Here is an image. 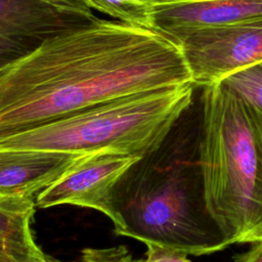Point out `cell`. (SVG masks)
Masks as SVG:
<instances>
[{"label": "cell", "instance_id": "6", "mask_svg": "<svg viewBox=\"0 0 262 262\" xmlns=\"http://www.w3.org/2000/svg\"><path fill=\"white\" fill-rule=\"evenodd\" d=\"M140 157L113 150L87 154L37 195L36 206L45 209L74 205L93 209L108 217L115 226L118 223L113 206L115 186Z\"/></svg>", "mask_w": 262, "mask_h": 262}, {"label": "cell", "instance_id": "12", "mask_svg": "<svg viewBox=\"0 0 262 262\" xmlns=\"http://www.w3.org/2000/svg\"><path fill=\"white\" fill-rule=\"evenodd\" d=\"M221 83L243 95L262 111V62L239 71Z\"/></svg>", "mask_w": 262, "mask_h": 262}, {"label": "cell", "instance_id": "16", "mask_svg": "<svg viewBox=\"0 0 262 262\" xmlns=\"http://www.w3.org/2000/svg\"><path fill=\"white\" fill-rule=\"evenodd\" d=\"M235 262H262V241L253 243L245 253L235 257Z\"/></svg>", "mask_w": 262, "mask_h": 262}, {"label": "cell", "instance_id": "8", "mask_svg": "<svg viewBox=\"0 0 262 262\" xmlns=\"http://www.w3.org/2000/svg\"><path fill=\"white\" fill-rule=\"evenodd\" d=\"M262 17V0H155L154 30L175 40L191 32Z\"/></svg>", "mask_w": 262, "mask_h": 262}, {"label": "cell", "instance_id": "5", "mask_svg": "<svg viewBox=\"0 0 262 262\" xmlns=\"http://www.w3.org/2000/svg\"><path fill=\"white\" fill-rule=\"evenodd\" d=\"M174 41L192 83L203 88L262 62V17L198 30Z\"/></svg>", "mask_w": 262, "mask_h": 262}, {"label": "cell", "instance_id": "1", "mask_svg": "<svg viewBox=\"0 0 262 262\" xmlns=\"http://www.w3.org/2000/svg\"><path fill=\"white\" fill-rule=\"evenodd\" d=\"M189 83L174 40L97 17L1 66L0 137L124 96Z\"/></svg>", "mask_w": 262, "mask_h": 262}, {"label": "cell", "instance_id": "14", "mask_svg": "<svg viewBox=\"0 0 262 262\" xmlns=\"http://www.w3.org/2000/svg\"><path fill=\"white\" fill-rule=\"evenodd\" d=\"M146 247L145 259L136 262H190L187 259L188 255L178 250L152 244H147Z\"/></svg>", "mask_w": 262, "mask_h": 262}, {"label": "cell", "instance_id": "11", "mask_svg": "<svg viewBox=\"0 0 262 262\" xmlns=\"http://www.w3.org/2000/svg\"><path fill=\"white\" fill-rule=\"evenodd\" d=\"M91 8L114 19L154 30L155 0H84Z\"/></svg>", "mask_w": 262, "mask_h": 262}, {"label": "cell", "instance_id": "10", "mask_svg": "<svg viewBox=\"0 0 262 262\" xmlns=\"http://www.w3.org/2000/svg\"><path fill=\"white\" fill-rule=\"evenodd\" d=\"M35 207V196L0 195V262H43L47 258L30 227Z\"/></svg>", "mask_w": 262, "mask_h": 262}, {"label": "cell", "instance_id": "9", "mask_svg": "<svg viewBox=\"0 0 262 262\" xmlns=\"http://www.w3.org/2000/svg\"><path fill=\"white\" fill-rule=\"evenodd\" d=\"M85 155L48 149H0V195L37 198Z\"/></svg>", "mask_w": 262, "mask_h": 262}, {"label": "cell", "instance_id": "4", "mask_svg": "<svg viewBox=\"0 0 262 262\" xmlns=\"http://www.w3.org/2000/svg\"><path fill=\"white\" fill-rule=\"evenodd\" d=\"M192 83L140 92L0 137V149L143 156L156 147L193 102Z\"/></svg>", "mask_w": 262, "mask_h": 262}, {"label": "cell", "instance_id": "7", "mask_svg": "<svg viewBox=\"0 0 262 262\" xmlns=\"http://www.w3.org/2000/svg\"><path fill=\"white\" fill-rule=\"evenodd\" d=\"M1 66L46 40L95 19L58 10L36 0H0Z\"/></svg>", "mask_w": 262, "mask_h": 262}, {"label": "cell", "instance_id": "13", "mask_svg": "<svg viewBox=\"0 0 262 262\" xmlns=\"http://www.w3.org/2000/svg\"><path fill=\"white\" fill-rule=\"evenodd\" d=\"M79 262H136L125 246L110 248H86Z\"/></svg>", "mask_w": 262, "mask_h": 262}, {"label": "cell", "instance_id": "15", "mask_svg": "<svg viewBox=\"0 0 262 262\" xmlns=\"http://www.w3.org/2000/svg\"><path fill=\"white\" fill-rule=\"evenodd\" d=\"M36 1L52 6L58 10L77 14L89 19L97 18L92 12V9L86 4L84 0H36Z\"/></svg>", "mask_w": 262, "mask_h": 262}, {"label": "cell", "instance_id": "17", "mask_svg": "<svg viewBox=\"0 0 262 262\" xmlns=\"http://www.w3.org/2000/svg\"><path fill=\"white\" fill-rule=\"evenodd\" d=\"M43 262H59V261H56V260H54V259H51L50 257L47 256V258H46Z\"/></svg>", "mask_w": 262, "mask_h": 262}, {"label": "cell", "instance_id": "2", "mask_svg": "<svg viewBox=\"0 0 262 262\" xmlns=\"http://www.w3.org/2000/svg\"><path fill=\"white\" fill-rule=\"evenodd\" d=\"M190 108L123 174L113 206L118 235L201 256L227 245L205 200L199 156L201 102L194 115Z\"/></svg>", "mask_w": 262, "mask_h": 262}, {"label": "cell", "instance_id": "3", "mask_svg": "<svg viewBox=\"0 0 262 262\" xmlns=\"http://www.w3.org/2000/svg\"><path fill=\"white\" fill-rule=\"evenodd\" d=\"M200 102L208 212L227 247L262 241V111L221 82L203 87Z\"/></svg>", "mask_w": 262, "mask_h": 262}]
</instances>
